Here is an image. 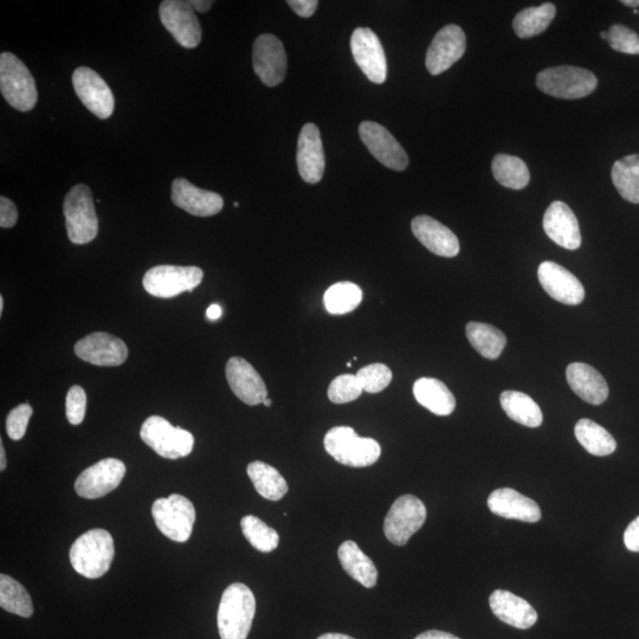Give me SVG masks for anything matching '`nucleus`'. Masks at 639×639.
I'll use <instances>...</instances> for the list:
<instances>
[{
  "mask_svg": "<svg viewBox=\"0 0 639 639\" xmlns=\"http://www.w3.org/2000/svg\"><path fill=\"white\" fill-rule=\"evenodd\" d=\"M77 357L95 366H120L128 357L124 341L108 333H93L81 339L74 348Z\"/></svg>",
  "mask_w": 639,
  "mask_h": 639,
  "instance_id": "19",
  "label": "nucleus"
},
{
  "mask_svg": "<svg viewBox=\"0 0 639 639\" xmlns=\"http://www.w3.org/2000/svg\"><path fill=\"white\" fill-rule=\"evenodd\" d=\"M73 85L79 99L99 119L111 118L115 100L111 88L93 69L80 67L74 71Z\"/></svg>",
  "mask_w": 639,
  "mask_h": 639,
  "instance_id": "13",
  "label": "nucleus"
},
{
  "mask_svg": "<svg viewBox=\"0 0 639 639\" xmlns=\"http://www.w3.org/2000/svg\"><path fill=\"white\" fill-rule=\"evenodd\" d=\"M363 300V290L352 282H339L328 288L324 302L327 312L344 315L354 311Z\"/></svg>",
  "mask_w": 639,
  "mask_h": 639,
  "instance_id": "38",
  "label": "nucleus"
},
{
  "mask_svg": "<svg viewBox=\"0 0 639 639\" xmlns=\"http://www.w3.org/2000/svg\"><path fill=\"white\" fill-rule=\"evenodd\" d=\"M624 544L629 551L639 552V516L626 528Z\"/></svg>",
  "mask_w": 639,
  "mask_h": 639,
  "instance_id": "47",
  "label": "nucleus"
},
{
  "mask_svg": "<svg viewBox=\"0 0 639 639\" xmlns=\"http://www.w3.org/2000/svg\"><path fill=\"white\" fill-rule=\"evenodd\" d=\"M288 5L294 10L296 15L309 18L314 15L319 3L316 0H289Z\"/></svg>",
  "mask_w": 639,
  "mask_h": 639,
  "instance_id": "46",
  "label": "nucleus"
},
{
  "mask_svg": "<svg viewBox=\"0 0 639 639\" xmlns=\"http://www.w3.org/2000/svg\"><path fill=\"white\" fill-rule=\"evenodd\" d=\"M490 609L503 623L516 629H529L537 623L538 613L524 598L512 592L496 590L489 597Z\"/></svg>",
  "mask_w": 639,
  "mask_h": 639,
  "instance_id": "26",
  "label": "nucleus"
},
{
  "mask_svg": "<svg viewBox=\"0 0 639 639\" xmlns=\"http://www.w3.org/2000/svg\"><path fill=\"white\" fill-rule=\"evenodd\" d=\"M223 314V309L221 306L218 305H211L208 308V311H206V316H208L209 320H218L219 318H221Z\"/></svg>",
  "mask_w": 639,
  "mask_h": 639,
  "instance_id": "50",
  "label": "nucleus"
},
{
  "mask_svg": "<svg viewBox=\"0 0 639 639\" xmlns=\"http://www.w3.org/2000/svg\"><path fill=\"white\" fill-rule=\"evenodd\" d=\"M263 404L266 405L267 408H270V406H271V404H273V402H271V400L267 398L266 400H264Z\"/></svg>",
  "mask_w": 639,
  "mask_h": 639,
  "instance_id": "55",
  "label": "nucleus"
},
{
  "mask_svg": "<svg viewBox=\"0 0 639 639\" xmlns=\"http://www.w3.org/2000/svg\"><path fill=\"white\" fill-rule=\"evenodd\" d=\"M18 221V211L14 202L9 198L0 197V227L10 229Z\"/></svg>",
  "mask_w": 639,
  "mask_h": 639,
  "instance_id": "45",
  "label": "nucleus"
},
{
  "mask_svg": "<svg viewBox=\"0 0 639 639\" xmlns=\"http://www.w3.org/2000/svg\"><path fill=\"white\" fill-rule=\"evenodd\" d=\"M466 332L471 346L486 359L495 360L505 350L506 335L494 326L483 322H469Z\"/></svg>",
  "mask_w": 639,
  "mask_h": 639,
  "instance_id": "33",
  "label": "nucleus"
},
{
  "mask_svg": "<svg viewBox=\"0 0 639 639\" xmlns=\"http://www.w3.org/2000/svg\"><path fill=\"white\" fill-rule=\"evenodd\" d=\"M190 4L193 10L200 12V14H205L212 8L213 2L211 0H192Z\"/></svg>",
  "mask_w": 639,
  "mask_h": 639,
  "instance_id": "49",
  "label": "nucleus"
},
{
  "mask_svg": "<svg viewBox=\"0 0 639 639\" xmlns=\"http://www.w3.org/2000/svg\"><path fill=\"white\" fill-rule=\"evenodd\" d=\"M611 177L619 195L632 204H639V154L617 160Z\"/></svg>",
  "mask_w": 639,
  "mask_h": 639,
  "instance_id": "34",
  "label": "nucleus"
},
{
  "mask_svg": "<svg viewBox=\"0 0 639 639\" xmlns=\"http://www.w3.org/2000/svg\"><path fill=\"white\" fill-rule=\"evenodd\" d=\"M413 235L432 254L442 257H455L460 253L457 236L435 218L417 216L411 223Z\"/></svg>",
  "mask_w": 639,
  "mask_h": 639,
  "instance_id": "24",
  "label": "nucleus"
},
{
  "mask_svg": "<svg viewBox=\"0 0 639 639\" xmlns=\"http://www.w3.org/2000/svg\"><path fill=\"white\" fill-rule=\"evenodd\" d=\"M172 202L178 208L197 217L215 216L224 206V200L218 193L199 189L185 178L174 180Z\"/></svg>",
  "mask_w": 639,
  "mask_h": 639,
  "instance_id": "22",
  "label": "nucleus"
},
{
  "mask_svg": "<svg viewBox=\"0 0 639 639\" xmlns=\"http://www.w3.org/2000/svg\"><path fill=\"white\" fill-rule=\"evenodd\" d=\"M248 475L257 493L269 501H280L288 493V483L274 467L256 461L248 466Z\"/></svg>",
  "mask_w": 639,
  "mask_h": 639,
  "instance_id": "32",
  "label": "nucleus"
},
{
  "mask_svg": "<svg viewBox=\"0 0 639 639\" xmlns=\"http://www.w3.org/2000/svg\"><path fill=\"white\" fill-rule=\"evenodd\" d=\"M325 449L335 461L352 468L370 467L382 454L377 441L359 437L350 426L329 430L325 436Z\"/></svg>",
  "mask_w": 639,
  "mask_h": 639,
  "instance_id": "3",
  "label": "nucleus"
},
{
  "mask_svg": "<svg viewBox=\"0 0 639 639\" xmlns=\"http://www.w3.org/2000/svg\"><path fill=\"white\" fill-rule=\"evenodd\" d=\"M230 389L243 403L256 406L268 398V390L260 373L243 358L234 357L225 367Z\"/></svg>",
  "mask_w": 639,
  "mask_h": 639,
  "instance_id": "20",
  "label": "nucleus"
},
{
  "mask_svg": "<svg viewBox=\"0 0 639 639\" xmlns=\"http://www.w3.org/2000/svg\"><path fill=\"white\" fill-rule=\"evenodd\" d=\"M125 475L124 462L116 458H106L87 468L77 477L75 490L83 499H100L118 488Z\"/></svg>",
  "mask_w": 639,
  "mask_h": 639,
  "instance_id": "12",
  "label": "nucleus"
},
{
  "mask_svg": "<svg viewBox=\"0 0 639 639\" xmlns=\"http://www.w3.org/2000/svg\"><path fill=\"white\" fill-rule=\"evenodd\" d=\"M467 48L464 31L455 24H449L438 31L432 40L425 64L431 75H440L461 60Z\"/></svg>",
  "mask_w": 639,
  "mask_h": 639,
  "instance_id": "16",
  "label": "nucleus"
},
{
  "mask_svg": "<svg viewBox=\"0 0 639 639\" xmlns=\"http://www.w3.org/2000/svg\"><path fill=\"white\" fill-rule=\"evenodd\" d=\"M256 613L253 591L242 583L231 584L219 604L217 624L221 639H247Z\"/></svg>",
  "mask_w": 639,
  "mask_h": 639,
  "instance_id": "1",
  "label": "nucleus"
},
{
  "mask_svg": "<svg viewBox=\"0 0 639 639\" xmlns=\"http://www.w3.org/2000/svg\"><path fill=\"white\" fill-rule=\"evenodd\" d=\"M115 555L112 534L105 529H90L70 548V563L81 576L96 579L109 571Z\"/></svg>",
  "mask_w": 639,
  "mask_h": 639,
  "instance_id": "2",
  "label": "nucleus"
},
{
  "mask_svg": "<svg viewBox=\"0 0 639 639\" xmlns=\"http://www.w3.org/2000/svg\"><path fill=\"white\" fill-rule=\"evenodd\" d=\"M0 606L3 610L24 618H29L34 613V605L27 589L5 574L0 576Z\"/></svg>",
  "mask_w": 639,
  "mask_h": 639,
  "instance_id": "37",
  "label": "nucleus"
},
{
  "mask_svg": "<svg viewBox=\"0 0 639 639\" xmlns=\"http://www.w3.org/2000/svg\"><path fill=\"white\" fill-rule=\"evenodd\" d=\"M574 434L587 453L593 456H609L617 449L615 438L610 432L591 419H580L574 428Z\"/></svg>",
  "mask_w": 639,
  "mask_h": 639,
  "instance_id": "31",
  "label": "nucleus"
},
{
  "mask_svg": "<svg viewBox=\"0 0 639 639\" xmlns=\"http://www.w3.org/2000/svg\"><path fill=\"white\" fill-rule=\"evenodd\" d=\"M0 90L6 102L19 112H30L36 106L38 93L34 76L14 54L0 55Z\"/></svg>",
  "mask_w": 639,
  "mask_h": 639,
  "instance_id": "5",
  "label": "nucleus"
},
{
  "mask_svg": "<svg viewBox=\"0 0 639 639\" xmlns=\"http://www.w3.org/2000/svg\"><path fill=\"white\" fill-rule=\"evenodd\" d=\"M63 212L71 243L83 245L95 240L99 232V219L92 191L87 185H76L68 192Z\"/></svg>",
  "mask_w": 639,
  "mask_h": 639,
  "instance_id": "4",
  "label": "nucleus"
},
{
  "mask_svg": "<svg viewBox=\"0 0 639 639\" xmlns=\"http://www.w3.org/2000/svg\"><path fill=\"white\" fill-rule=\"evenodd\" d=\"M359 135L372 156L393 171L408 169L409 157L402 145L387 129L373 121L359 126Z\"/></svg>",
  "mask_w": 639,
  "mask_h": 639,
  "instance_id": "14",
  "label": "nucleus"
},
{
  "mask_svg": "<svg viewBox=\"0 0 639 639\" xmlns=\"http://www.w3.org/2000/svg\"><path fill=\"white\" fill-rule=\"evenodd\" d=\"M340 564L358 583L371 589L378 582V571L373 561L360 550L354 541H345L338 551Z\"/></svg>",
  "mask_w": 639,
  "mask_h": 639,
  "instance_id": "29",
  "label": "nucleus"
},
{
  "mask_svg": "<svg viewBox=\"0 0 639 639\" xmlns=\"http://www.w3.org/2000/svg\"><path fill=\"white\" fill-rule=\"evenodd\" d=\"M357 374H342L328 387V398L334 404H347L357 400L363 393Z\"/></svg>",
  "mask_w": 639,
  "mask_h": 639,
  "instance_id": "40",
  "label": "nucleus"
},
{
  "mask_svg": "<svg viewBox=\"0 0 639 639\" xmlns=\"http://www.w3.org/2000/svg\"><path fill=\"white\" fill-rule=\"evenodd\" d=\"M557 9L551 3L528 8L519 12L513 21L515 34L520 38H531L542 34L552 23Z\"/></svg>",
  "mask_w": 639,
  "mask_h": 639,
  "instance_id": "36",
  "label": "nucleus"
},
{
  "mask_svg": "<svg viewBox=\"0 0 639 639\" xmlns=\"http://www.w3.org/2000/svg\"><path fill=\"white\" fill-rule=\"evenodd\" d=\"M160 21L182 47L197 48L202 42V27L190 2L165 0L159 8Z\"/></svg>",
  "mask_w": 639,
  "mask_h": 639,
  "instance_id": "11",
  "label": "nucleus"
},
{
  "mask_svg": "<svg viewBox=\"0 0 639 639\" xmlns=\"http://www.w3.org/2000/svg\"><path fill=\"white\" fill-rule=\"evenodd\" d=\"M87 395L81 386H73L66 399V415L71 425H80L85 419Z\"/></svg>",
  "mask_w": 639,
  "mask_h": 639,
  "instance_id": "44",
  "label": "nucleus"
},
{
  "mask_svg": "<svg viewBox=\"0 0 639 639\" xmlns=\"http://www.w3.org/2000/svg\"><path fill=\"white\" fill-rule=\"evenodd\" d=\"M541 287L555 301L577 306L585 298V289L576 276L558 263L542 262L538 269Z\"/></svg>",
  "mask_w": 639,
  "mask_h": 639,
  "instance_id": "18",
  "label": "nucleus"
},
{
  "mask_svg": "<svg viewBox=\"0 0 639 639\" xmlns=\"http://www.w3.org/2000/svg\"><path fill=\"white\" fill-rule=\"evenodd\" d=\"M152 515L165 537L176 542H186L191 538L196 509L185 496L172 494L167 499H158L153 503Z\"/></svg>",
  "mask_w": 639,
  "mask_h": 639,
  "instance_id": "8",
  "label": "nucleus"
},
{
  "mask_svg": "<svg viewBox=\"0 0 639 639\" xmlns=\"http://www.w3.org/2000/svg\"><path fill=\"white\" fill-rule=\"evenodd\" d=\"M546 235L561 248L577 250L582 245L579 223L570 206L563 202H554L544 216Z\"/></svg>",
  "mask_w": 639,
  "mask_h": 639,
  "instance_id": "23",
  "label": "nucleus"
},
{
  "mask_svg": "<svg viewBox=\"0 0 639 639\" xmlns=\"http://www.w3.org/2000/svg\"><path fill=\"white\" fill-rule=\"evenodd\" d=\"M488 507L493 514L509 520L535 524L541 519L538 503L511 488L496 489L488 497Z\"/></svg>",
  "mask_w": 639,
  "mask_h": 639,
  "instance_id": "25",
  "label": "nucleus"
},
{
  "mask_svg": "<svg viewBox=\"0 0 639 639\" xmlns=\"http://www.w3.org/2000/svg\"><path fill=\"white\" fill-rule=\"evenodd\" d=\"M34 413L31 406L27 404L18 405L9 413L6 418V432L11 440L19 441L27 434L30 418Z\"/></svg>",
  "mask_w": 639,
  "mask_h": 639,
  "instance_id": "43",
  "label": "nucleus"
},
{
  "mask_svg": "<svg viewBox=\"0 0 639 639\" xmlns=\"http://www.w3.org/2000/svg\"><path fill=\"white\" fill-rule=\"evenodd\" d=\"M425 520L424 503L416 496L403 495L393 502L387 513L384 533L393 545L404 546L423 527Z\"/></svg>",
  "mask_w": 639,
  "mask_h": 639,
  "instance_id": "10",
  "label": "nucleus"
},
{
  "mask_svg": "<svg viewBox=\"0 0 639 639\" xmlns=\"http://www.w3.org/2000/svg\"><path fill=\"white\" fill-rule=\"evenodd\" d=\"M351 50L355 62L367 79L382 85L387 79V63L378 36L369 28L355 29L351 38Z\"/></svg>",
  "mask_w": 639,
  "mask_h": 639,
  "instance_id": "17",
  "label": "nucleus"
},
{
  "mask_svg": "<svg viewBox=\"0 0 639 639\" xmlns=\"http://www.w3.org/2000/svg\"><path fill=\"white\" fill-rule=\"evenodd\" d=\"M622 4L629 6V8H638L639 0H623Z\"/></svg>",
  "mask_w": 639,
  "mask_h": 639,
  "instance_id": "53",
  "label": "nucleus"
},
{
  "mask_svg": "<svg viewBox=\"0 0 639 639\" xmlns=\"http://www.w3.org/2000/svg\"><path fill=\"white\" fill-rule=\"evenodd\" d=\"M142 442L167 460L189 456L195 447V437L190 431L173 426L160 416L147 418L140 430Z\"/></svg>",
  "mask_w": 639,
  "mask_h": 639,
  "instance_id": "7",
  "label": "nucleus"
},
{
  "mask_svg": "<svg viewBox=\"0 0 639 639\" xmlns=\"http://www.w3.org/2000/svg\"><path fill=\"white\" fill-rule=\"evenodd\" d=\"M500 403L509 418L528 428H538L544 421L540 406L525 393L505 391L500 397Z\"/></svg>",
  "mask_w": 639,
  "mask_h": 639,
  "instance_id": "30",
  "label": "nucleus"
},
{
  "mask_svg": "<svg viewBox=\"0 0 639 639\" xmlns=\"http://www.w3.org/2000/svg\"><path fill=\"white\" fill-rule=\"evenodd\" d=\"M241 527L244 537L257 551L263 553L273 552L280 544L279 533L254 515L244 516L241 521Z\"/></svg>",
  "mask_w": 639,
  "mask_h": 639,
  "instance_id": "39",
  "label": "nucleus"
},
{
  "mask_svg": "<svg viewBox=\"0 0 639 639\" xmlns=\"http://www.w3.org/2000/svg\"><path fill=\"white\" fill-rule=\"evenodd\" d=\"M254 70L264 85L279 86L287 74L288 60L282 42L274 35L257 37L253 48Z\"/></svg>",
  "mask_w": 639,
  "mask_h": 639,
  "instance_id": "15",
  "label": "nucleus"
},
{
  "mask_svg": "<svg viewBox=\"0 0 639 639\" xmlns=\"http://www.w3.org/2000/svg\"><path fill=\"white\" fill-rule=\"evenodd\" d=\"M357 377L367 393H379L390 385L392 371L384 364H372L359 370Z\"/></svg>",
  "mask_w": 639,
  "mask_h": 639,
  "instance_id": "41",
  "label": "nucleus"
},
{
  "mask_svg": "<svg viewBox=\"0 0 639 639\" xmlns=\"http://www.w3.org/2000/svg\"><path fill=\"white\" fill-rule=\"evenodd\" d=\"M600 37H602L603 40H606V38H608V32H605V31L600 32Z\"/></svg>",
  "mask_w": 639,
  "mask_h": 639,
  "instance_id": "56",
  "label": "nucleus"
},
{
  "mask_svg": "<svg viewBox=\"0 0 639 639\" xmlns=\"http://www.w3.org/2000/svg\"><path fill=\"white\" fill-rule=\"evenodd\" d=\"M566 378L571 389L584 402L602 405L609 397V386L606 380L592 366L573 363L567 366Z\"/></svg>",
  "mask_w": 639,
  "mask_h": 639,
  "instance_id": "27",
  "label": "nucleus"
},
{
  "mask_svg": "<svg viewBox=\"0 0 639 639\" xmlns=\"http://www.w3.org/2000/svg\"><path fill=\"white\" fill-rule=\"evenodd\" d=\"M537 86L553 98L577 100L586 98L598 87L592 71L572 66H560L540 71Z\"/></svg>",
  "mask_w": 639,
  "mask_h": 639,
  "instance_id": "6",
  "label": "nucleus"
},
{
  "mask_svg": "<svg viewBox=\"0 0 639 639\" xmlns=\"http://www.w3.org/2000/svg\"><path fill=\"white\" fill-rule=\"evenodd\" d=\"M4 311V298L3 296H0V314H2Z\"/></svg>",
  "mask_w": 639,
  "mask_h": 639,
  "instance_id": "54",
  "label": "nucleus"
},
{
  "mask_svg": "<svg viewBox=\"0 0 639 639\" xmlns=\"http://www.w3.org/2000/svg\"><path fill=\"white\" fill-rule=\"evenodd\" d=\"M204 277L198 267L158 266L144 276V288L148 294L160 299H171L182 293H192Z\"/></svg>",
  "mask_w": 639,
  "mask_h": 639,
  "instance_id": "9",
  "label": "nucleus"
},
{
  "mask_svg": "<svg viewBox=\"0 0 639 639\" xmlns=\"http://www.w3.org/2000/svg\"><path fill=\"white\" fill-rule=\"evenodd\" d=\"M610 47L618 53L628 55H639V36L635 31L622 24L612 25L608 31Z\"/></svg>",
  "mask_w": 639,
  "mask_h": 639,
  "instance_id": "42",
  "label": "nucleus"
},
{
  "mask_svg": "<svg viewBox=\"0 0 639 639\" xmlns=\"http://www.w3.org/2000/svg\"><path fill=\"white\" fill-rule=\"evenodd\" d=\"M298 170L308 184H318L324 177L326 160L318 126L307 124L301 129L298 141Z\"/></svg>",
  "mask_w": 639,
  "mask_h": 639,
  "instance_id": "21",
  "label": "nucleus"
},
{
  "mask_svg": "<svg viewBox=\"0 0 639 639\" xmlns=\"http://www.w3.org/2000/svg\"><path fill=\"white\" fill-rule=\"evenodd\" d=\"M318 639H354L351 636L342 635V634H325L320 636Z\"/></svg>",
  "mask_w": 639,
  "mask_h": 639,
  "instance_id": "52",
  "label": "nucleus"
},
{
  "mask_svg": "<svg viewBox=\"0 0 639 639\" xmlns=\"http://www.w3.org/2000/svg\"><path fill=\"white\" fill-rule=\"evenodd\" d=\"M416 639H461V638L448 634V632L430 630V631L423 632V634L417 636Z\"/></svg>",
  "mask_w": 639,
  "mask_h": 639,
  "instance_id": "48",
  "label": "nucleus"
},
{
  "mask_svg": "<svg viewBox=\"0 0 639 639\" xmlns=\"http://www.w3.org/2000/svg\"><path fill=\"white\" fill-rule=\"evenodd\" d=\"M492 170L497 183L508 189H525L531 180L525 161L508 154H497L493 160Z\"/></svg>",
  "mask_w": 639,
  "mask_h": 639,
  "instance_id": "35",
  "label": "nucleus"
},
{
  "mask_svg": "<svg viewBox=\"0 0 639 639\" xmlns=\"http://www.w3.org/2000/svg\"><path fill=\"white\" fill-rule=\"evenodd\" d=\"M6 468V455L3 441H0V470L4 471Z\"/></svg>",
  "mask_w": 639,
  "mask_h": 639,
  "instance_id": "51",
  "label": "nucleus"
},
{
  "mask_svg": "<svg viewBox=\"0 0 639 639\" xmlns=\"http://www.w3.org/2000/svg\"><path fill=\"white\" fill-rule=\"evenodd\" d=\"M419 404L437 416H449L456 409V399L447 385L435 378H421L413 385Z\"/></svg>",
  "mask_w": 639,
  "mask_h": 639,
  "instance_id": "28",
  "label": "nucleus"
}]
</instances>
